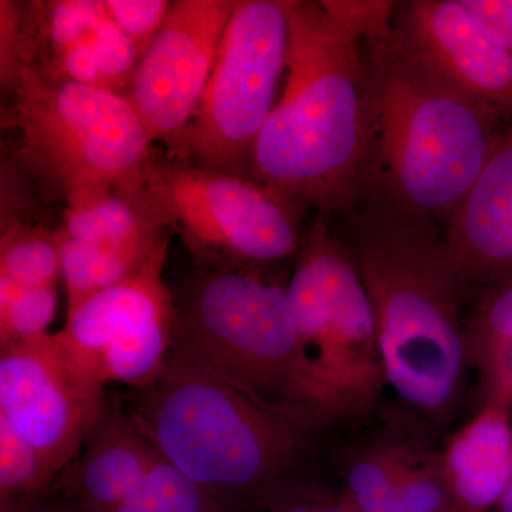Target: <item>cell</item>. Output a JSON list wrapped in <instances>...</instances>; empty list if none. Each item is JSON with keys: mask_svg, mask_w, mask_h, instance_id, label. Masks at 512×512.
I'll return each instance as SVG.
<instances>
[{"mask_svg": "<svg viewBox=\"0 0 512 512\" xmlns=\"http://www.w3.org/2000/svg\"><path fill=\"white\" fill-rule=\"evenodd\" d=\"M343 239L373 312L387 392L444 441L477 409L464 305L471 291L439 228L355 208Z\"/></svg>", "mask_w": 512, "mask_h": 512, "instance_id": "cell-1", "label": "cell"}, {"mask_svg": "<svg viewBox=\"0 0 512 512\" xmlns=\"http://www.w3.org/2000/svg\"><path fill=\"white\" fill-rule=\"evenodd\" d=\"M128 412L222 512H265L289 485L326 467L340 429L262 402L174 355L136 390Z\"/></svg>", "mask_w": 512, "mask_h": 512, "instance_id": "cell-2", "label": "cell"}, {"mask_svg": "<svg viewBox=\"0 0 512 512\" xmlns=\"http://www.w3.org/2000/svg\"><path fill=\"white\" fill-rule=\"evenodd\" d=\"M362 45L369 133L355 208L439 228L483 170L504 119L431 72L393 25Z\"/></svg>", "mask_w": 512, "mask_h": 512, "instance_id": "cell-3", "label": "cell"}, {"mask_svg": "<svg viewBox=\"0 0 512 512\" xmlns=\"http://www.w3.org/2000/svg\"><path fill=\"white\" fill-rule=\"evenodd\" d=\"M284 3L289 23L284 90L256 140L248 177L303 210L345 218L356 207L369 133L362 40L320 2Z\"/></svg>", "mask_w": 512, "mask_h": 512, "instance_id": "cell-4", "label": "cell"}, {"mask_svg": "<svg viewBox=\"0 0 512 512\" xmlns=\"http://www.w3.org/2000/svg\"><path fill=\"white\" fill-rule=\"evenodd\" d=\"M174 301L171 355L332 429L362 417L303 348L285 286L256 271L204 268Z\"/></svg>", "mask_w": 512, "mask_h": 512, "instance_id": "cell-5", "label": "cell"}, {"mask_svg": "<svg viewBox=\"0 0 512 512\" xmlns=\"http://www.w3.org/2000/svg\"><path fill=\"white\" fill-rule=\"evenodd\" d=\"M23 157L59 188L67 208L110 194H148L147 128L126 96L40 73L25 60L6 82Z\"/></svg>", "mask_w": 512, "mask_h": 512, "instance_id": "cell-6", "label": "cell"}, {"mask_svg": "<svg viewBox=\"0 0 512 512\" xmlns=\"http://www.w3.org/2000/svg\"><path fill=\"white\" fill-rule=\"evenodd\" d=\"M303 348L320 375L357 416L386 402L387 384L375 312L352 252L319 215L288 285Z\"/></svg>", "mask_w": 512, "mask_h": 512, "instance_id": "cell-7", "label": "cell"}, {"mask_svg": "<svg viewBox=\"0 0 512 512\" xmlns=\"http://www.w3.org/2000/svg\"><path fill=\"white\" fill-rule=\"evenodd\" d=\"M147 185L165 227L208 268L258 272L302 247L301 205L252 178L154 161Z\"/></svg>", "mask_w": 512, "mask_h": 512, "instance_id": "cell-8", "label": "cell"}, {"mask_svg": "<svg viewBox=\"0 0 512 512\" xmlns=\"http://www.w3.org/2000/svg\"><path fill=\"white\" fill-rule=\"evenodd\" d=\"M288 46L284 0L237 2L181 146L192 165L247 177L256 140L275 107Z\"/></svg>", "mask_w": 512, "mask_h": 512, "instance_id": "cell-9", "label": "cell"}, {"mask_svg": "<svg viewBox=\"0 0 512 512\" xmlns=\"http://www.w3.org/2000/svg\"><path fill=\"white\" fill-rule=\"evenodd\" d=\"M170 241L119 284L67 309L57 335L104 387L127 384L134 390L153 382L164 369L175 336V301L163 278Z\"/></svg>", "mask_w": 512, "mask_h": 512, "instance_id": "cell-10", "label": "cell"}, {"mask_svg": "<svg viewBox=\"0 0 512 512\" xmlns=\"http://www.w3.org/2000/svg\"><path fill=\"white\" fill-rule=\"evenodd\" d=\"M106 387L57 333L0 349V419L62 476L100 420Z\"/></svg>", "mask_w": 512, "mask_h": 512, "instance_id": "cell-11", "label": "cell"}, {"mask_svg": "<svg viewBox=\"0 0 512 512\" xmlns=\"http://www.w3.org/2000/svg\"><path fill=\"white\" fill-rule=\"evenodd\" d=\"M237 0H177L128 83L127 100L153 144L180 153Z\"/></svg>", "mask_w": 512, "mask_h": 512, "instance_id": "cell-12", "label": "cell"}, {"mask_svg": "<svg viewBox=\"0 0 512 512\" xmlns=\"http://www.w3.org/2000/svg\"><path fill=\"white\" fill-rule=\"evenodd\" d=\"M394 32L431 72L467 97L512 117V53L494 42L461 0H407Z\"/></svg>", "mask_w": 512, "mask_h": 512, "instance_id": "cell-13", "label": "cell"}, {"mask_svg": "<svg viewBox=\"0 0 512 512\" xmlns=\"http://www.w3.org/2000/svg\"><path fill=\"white\" fill-rule=\"evenodd\" d=\"M444 238L473 293L512 275V124L444 224Z\"/></svg>", "mask_w": 512, "mask_h": 512, "instance_id": "cell-14", "label": "cell"}, {"mask_svg": "<svg viewBox=\"0 0 512 512\" xmlns=\"http://www.w3.org/2000/svg\"><path fill=\"white\" fill-rule=\"evenodd\" d=\"M158 453L117 397L106 406L76 460L55 488L79 512H109L134 493Z\"/></svg>", "mask_w": 512, "mask_h": 512, "instance_id": "cell-15", "label": "cell"}, {"mask_svg": "<svg viewBox=\"0 0 512 512\" xmlns=\"http://www.w3.org/2000/svg\"><path fill=\"white\" fill-rule=\"evenodd\" d=\"M440 467L454 512H494L512 481V412L484 403L451 431Z\"/></svg>", "mask_w": 512, "mask_h": 512, "instance_id": "cell-16", "label": "cell"}, {"mask_svg": "<svg viewBox=\"0 0 512 512\" xmlns=\"http://www.w3.org/2000/svg\"><path fill=\"white\" fill-rule=\"evenodd\" d=\"M56 238L67 292V309L86 301L94 293L119 284L138 271L148 259L67 237L59 231H56Z\"/></svg>", "mask_w": 512, "mask_h": 512, "instance_id": "cell-17", "label": "cell"}, {"mask_svg": "<svg viewBox=\"0 0 512 512\" xmlns=\"http://www.w3.org/2000/svg\"><path fill=\"white\" fill-rule=\"evenodd\" d=\"M57 478L42 454L0 419V512L42 500L52 493Z\"/></svg>", "mask_w": 512, "mask_h": 512, "instance_id": "cell-18", "label": "cell"}, {"mask_svg": "<svg viewBox=\"0 0 512 512\" xmlns=\"http://www.w3.org/2000/svg\"><path fill=\"white\" fill-rule=\"evenodd\" d=\"M62 278L56 232L9 228L0 242V279L18 286H56Z\"/></svg>", "mask_w": 512, "mask_h": 512, "instance_id": "cell-19", "label": "cell"}, {"mask_svg": "<svg viewBox=\"0 0 512 512\" xmlns=\"http://www.w3.org/2000/svg\"><path fill=\"white\" fill-rule=\"evenodd\" d=\"M109 512L222 511L194 481L158 454L146 480Z\"/></svg>", "mask_w": 512, "mask_h": 512, "instance_id": "cell-20", "label": "cell"}, {"mask_svg": "<svg viewBox=\"0 0 512 512\" xmlns=\"http://www.w3.org/2000/svg\"><path fill=\"white\" fill-rule=\"evenodd\" d=\"M56 306V286L28 288L0 279V349L47 335Z\"/></svg>", "mask_w": 512, "mask_h": 512, "instance_id": "cell-21", "label": "cell"}, {"mask_svg": "<svg viewBox=\"0 0 512 512\" xmlns=\"http://www.w3.org/2000/svg\"><path fill=\"white\" fill-rule=\"evenodd\" d=\"M87 40L93 47L107 89L116 92L119 87L128 86L140 56L133 42L107 15L103 2L97 5Z\"/></svg>", "mask_w": 512, "mask_h": 512, "instance_id": "cell-22", "label": "cell"}, {"mask_svg": "<svg viewBox=\"0 0 512 512\" xmlns=\"http://www.w3.org/2000/svg\"><path fill=\"white\" fill-rule=\"evenodd\" d=\"M466 315L468 345L471 348L512 338V275L470 298Z\"/></svg>", "mask_w": 512, "mask_h": 512, "instance_id": "cell-23", "label": "cell"}, {"mask_svg": "<svg viewBox=\"0 0 512 512\" xmlns=\"http://www.w3.org/2000/svg\"><path fill=\"white\" fill-rule=\"evenodd\" d=\"M440 448L427 454L400 485L390 505L392 512H454L441 473Z\"/></svg>", "mask_w": 512, "mask_h": 512, "instance_id": "cell-24", "label": "cell"}, {"mask_svg": "<svg viewBox=\"0 0 512 512\" xmlns=\"http://www.w3.org/2000/svg\"><path fill=\"white\" fill-rule=\"evenodd\" d=\"M107 15L143 57L160 32L171 2L167 0H104Z\"/></svg>", "mask_w": 512, "mask_h": 512, "instance_id": "cell-25", "label": "cell"}, {"mask_svg": "<svg viewBox=\"0 0 512 512\" xmlns=\"http://www.w3.org/2000/svg\"><path fill=\"white\" fill-rule=\"evenodd\" d=\"M265 512H353L336 483L320 473L285 488Z\"/></svg>", "mask_w": 512, "mask_h": 512, "instance_id": "cell-26", "label": "cell"}, {"mask_svg": "<svg viewBox=\"0 0 512 512\" xmlns=\"http://www.w3.org/2000/svg\"><path fill=\"white\" fill-rule=\"evenodd\" d=\"M320 3L336 22L362 40L366 36L373 35V33L392 25L393 10L396 8L397 2L326 0V2Z\"/></svg>", "mask_w": 512, "mask_h": 512, "instance_id": "cell-27", "label": "cell"}, {"mask_svg": "<svg viewBox=\"0 0 512 512\" xmlns=\"http://www.w3.org/2000/svg\"><path fill=\"white\" fill-rule=\"evenodd\" d=\"M497 45L512 53V0H461Z\"/></svg>", "mask_w": 512, "mask_h": 512, "instance_id": "cell-28", "label": "cell"}, {"mask_svg": "<svg viewBox=\"0 0 512 512\" xmlns=\"http://www.w3.org/2000/svg\"><path fill=\"white\" fill-rule=\"evenodd\" d=\"M8 512H79L73 507L59 491L53 487L52 493L47 494L42 500L28 505V507L19 508Z\"/></svg>", "mask_w": 512, "mask_h": 512, "instance_id": "cell-29", "label": "cell"}, {"mask_svg": "<svg viewBox=\"0 0 512 512\" xmlns=\"http://www.w3.org/2000/svg\"><path fill=\"white\" fill-rule=\"evenodd\" d=\"M494 512H512V481L500 503L495 507Z\"/></svg>", "mask_w": 512, "mask_h": 512, "instance_id": "cell-30", "label": "cell"}]
</instances>
